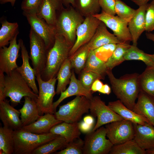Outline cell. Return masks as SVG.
Instances as JSON below:
<instances>
[{
  "label": "cell",
  "mask_w": 154,
  "mask_h": 154,
  "mask_svg": "<svg viewBox=\"0 0 154 154\" xmlns=\"http://www.w3.org/2000/svg\"><path fill=\"white\" fill-rule=\"evenodd\" d=\"M106 74L113 91L117 98L127 108L133 110L140 91L138 80L139 74L137 73L127 74L117 78L113 74L112 70L108 69Z\"/></svg>",
  "instance_id": "obj_1"
},
{
  "label": "cell",
  "mask_w": 154,
  "mask_h": 154,
  "mask_svg": "<svg viewBox=\"0 0 154 154\" xmlns=\"http://www.w3.org/2000/svg\"><path fill=\"white\" fill-rule=\"evenodd\" d=\"M72 46L63 36L56 34L54 44L48 50L46 66L41 75L43 80L56 77L61 66L68 58Z\"/></svg>",
  "instance_id": "obj_2"
},
{
  "label": "cell",
  "mask_w": 154,
  "mask_h": 154,
  "mask_svg": "<svg viewBox=\"0 0 154 154\" xmlns=\"http://www.w3.org/2000/svg\"><path fill=\"white\" fill-rule=\"evenodd\" d=\"M84 19L72 5L64 7L57 12L55 25L56 34L63 36L73 46L76 40L77 29Z\"/></svg>",
  "instance_id": "obj_3"
},
{
  "label": "cell",
  "mask_w": 154,
  "mask_h": 154,
  "mask_svg": "<svg viewBox=\"0 0 154 154\" xmlns=\"http://www.w3.org/2000/svg\"><path fill=\"white\" fill-rule=\"evenodd\" d=\"M59 135L50 132L43 134L32 133L21 129L13 132L14 154H32L41 145Z\"/></svg>",
  "instance_id": "obj_4"
},
{
  "label": "cell",
  "mask_w": 154,
  "mask_h": 154,
  "mask_svg": "<svg viewBox=\"0 0 154 154\" xmlns=\"http://www.w3.org/2000/svg\"><path fill=\"white\" fill-rule=\"evenodd\" d=\"M5 95L10 98L11 105L14 106L20 103L23 97L29 96L37 100L38 95L35 93L26 80L15 69L5 77Z\"/></svg>",
  "instance_id": "obj_5"
},
{
  "label": "cell",
  "mask_w": 154,
  "mask_h": 154,
  "mask_svg": "<svg viewBox=\"0 0 154 154\" xmlns=\"http://www.w3.org/2000/svg\"><path fill=\"white\" fill-rule=\"evenodd\" d=\"M90 99L84 96H76L71 101L60 106L55 113L56 118L68 123L78 122L90 110Z\"/></svg>",
  "instance_id": "obj_6"
},
{
  "label": "cell",
  "mask_w": 154,
  "mask_h": 154,
  "mask_svg": "<svg viewBox=\"0 0 154 154\" xmlns=\"http://www.w3.org/2000/svg\"><path fill=\"white\" fill-rule=\"evenodd\" d=\"M106 136V129L103 126L87 133L84 141L83 154L109 153L114 145Z\"/></svg>",
  "instance_id": "obj_7"
},
{
  "label": "cell",
  "mask_w": 154,
  "mask_h": 154,
  "mask_svg": "<svg viewBox=\"0 0 154 154\" xmlns=\"http://www.w3.org/2000/svg\"><path fill=\"white\" fill-rule=\"evenodd\" d=\"M29 37V58L36 76L38 75H41L46 66L48 50L43 40L31 29Z\"/></svg>",
  "instance_id": "obj_8"
},
{
  "label": "cell",
  "mask_w": 154,
  "mask_h": 154,
  "mask_svg": "<svg viewBox=\"0 0 154 154\" xmlns=\"http://www.w3.org/2000/svg\"><path fill=\"white\" fill-rule=\"evenodd\" d=\"M36 79L38 86L39 93L36 102L40 115L42 116L48 113L54 114L55 112L53 108V101L56 94L55 88L56 78L44 81L41 78V75H38L36 76Z\"/></svg>",
  "instance_id": "obj_9"
},
{
  "label": "cell",
  "mask_w": 154,
  "mask_h": 154,
  "mask_svg": "<svg viewBox=\"0 0 154 154\" xmlns=\"http://www.w3.org/2000/svg\"><path fill=\"white\" fill-rule=\"evenodd\" d=\"M106 136L114 145L133 139L135 133L134 124L125 119L117 120L105 126Z\"/></svg>",
  "instance_id": "obj_10"
},
{
  "label": "cell",
  "mask_w": 154,
  "mask_h": 154,
  "mask_svg": "<svg viewBox=\"0 0 154 154\" xmlns=\"http://www.w3.org/2000/svg\"><path fill=\"white\" fill-rule=\"evenodd\" d=\"M93 117L97 118V122L92 130L95 131L102 125L123 118L112 110L98 96L90 99V110Z\"/></svg>",
  "instance_id": "obj_11"
},
{
  "label": "cell",
  "mask_w": 154,
  "mask_h": 154,
  "mask_svg": "<svg viewBox=\"0 0 154 154\" xmlns=\"http://www.w3.org/2000/svg\"><path fill=\"white\" fill-rule=\"evenodd\" d=\"M23 15L26 17L31 29L43 40L49 50L54 43L56 34L55 26L39 18L36 13L23 12Z\"/></svg>",
  "instance_id": "obj_12"
},
{
  "label": "cell",
  "mask_w": 154,
  "mask_h": 154,
  "mask_svg": "<svg viewBox=\"0 0 154 154\" xmlns=\"http://www.w3.org/2000/svg\"><path fill=\"white\" fill-rule=\"evenodd\" d=\"M92 15L104 23L121 42H127L132 41L128 26L129 21L121 19L117 16L107 14L102 11L100 13Z\"/></svg>",
  "instance_id": "obj_13"
},
{
  "label": "cell",
  "mask_w": 154,
  "mask_h": 154,
  "mask_svg": "<svg viewBox=\"0 0 154 154\" xmlns=\"http://www.w3.org/2000/svg\"><path fill=\"white\" fill-rule=\"evenodd\" d=\"M101 21L93 15L85 17L77 29L76 41L70 51L69 57L90 40Z\"/></svg>",
  "instance_id": "obj_14"
},
{
  "label": "cell",
  "mask_w": 154,
  "mask_h": 154,
  "mask_svg": "<svg viewBox=\"0 0 154 154\" xmlns=\"http://www.w3.org/2000/svg\"><path fill=\"white\" fill-rule=\"evenodd\" d=\"M18 34L10 42L8 47L0 48V72L10 74L18 67L16 63L21 49L20 42H17Z\"/></svg>",
  "instance_id": "obj_15"
},
{
  "label": "cell",
  "mask_w": 154,
  "mask_h": 154,
  "mask_svg": "<svg viewBox=\"0 0 154 154\" xmlns=\"http://www.w3.org/2000/svg\"><path fill=\"white\" fill-rule=\"evenodd\" d=\"M6 99L0 102V119L4 126L14 130L21 129L23 125L20 118V113Z\"/></svg>",
  "instance_id": "obj_16"
},
{
  "label": "cell",
  "mask_w": 154,
  "mask_h": 154,
  "mask_svg": "<svg viewBox=\"0 0 154 154\" xmlns=\"http://www.w3.org/2000/svg\"><path fill=\"white\" fill-rule=\"evenodd\" d=\"M134 124L135 129L134 140L143 150L154 149V126L148 123L144 124Z\"/></svg>",
  "instance_id": "obj_17"
},
{
  "label": "cell",
  "mask_w": 154,
  "mask_h": 154,
  "mask_svg": "<svg viewBox=\"0 0 154 154\" xmlns=\"http://www.w3.org/2000/svg\"><path fill=\"white\" fill-rule=\"evenodd\" d=\"M148 3L139 7L128 23V28L132 38L133 44L137 46V41L142 33L145 31V15Z\"/></svg>",
  "instance_id": "obj_18"
},
{
  "label": "cell",
  "mask_w": 154,
  "mask_h": 154,
  "mask_svg": "<svg viewBox=\"0 0 154 154\" xmlns=\"http://www.w3.org/2000/svg\"><path fill=\"white\" fill-rule=\"evenodd\" d=\"M21 46V56L23 63L22 65L18 66L16 70L23 77L29 87L35 94H38L39 91L35 82V74L33 68L29 62V56L28 52L22 39L19 40Z\"/></svg>",
  "instance_id": "obj_19"
},
{
  "label": "cell",
  "mask_w": 154,
  "mask_h": 154,
  "mask_svg": "<svg viewBox=\"0 0 154 154\" xmlns=\"http://www.w3.org/2000/svg\"><path fill=\"white\" fill-rule=\"evenodd\" d=\"M107 27L104 23L101 21L91 39L85 44L90 50H94L108 44L123 43L119 41L114 34L110 33L107 30Z\"/></svg>",
  "instance_id": "obj_20"
},
{
  "label": "cell",
  "mask_w": 154,
  "mask_h": 154,
  "mask_svg": "<svg viewBox=\"0 0 154 154\" xmlns=\"http://www.w3.org/2000/svg\"><path fill=\"white\" fill-rule=\"evenodd\" d=\"M84 96L90 99L93 96L91 91L85 88L80 81L77 79L74 71L72 72L69 86L67 88L60 94L59 98L53 103V108L55 112L56 109L59 104L65 99L74 96Z\"/></svg>",
  "instance_id": "obj_21"
},
{
  "label": "cell",
  "mask_w": 154,
  "mask_h": 154,
  "mask_svg": "<svg viewBox=\"0 0 154 154\" xmlns=\"http://www.w3.org/2000/svg\"><path fill=\"white\" fill-rule=\"evenodd\" d=\"M64 7L62 0H42L37 15L48 23L55 26L57 12Z\"/></svg>",
  "instance_id": "obj_22"
},
{
  "label": "cell",
  "mask_w": 154,
  "mask_h": 154,
  "mask_svg": "<svg viewBox=\"0 0 154 154\" xmlns=\"http://www.w3.org/2000/svg\"><path fill=\"white\" fill-rule=\"evenodd\" d=\"M62 122L57 119L54 115L48 113L41 116L32 123L23 126L22 128L35 133L45 134L49 133L53 126Z\"/></svg>",
  "instance_id": "obj_23"
},
{
  "label": "cell",
  "mask_w": 154,
  "mask_h": 154,
  "mask_svg": "<svg viewBox=\"0 0 154 154\" xmlns=\"http://www.w3.org/2000/svg\"><path fill=\"white\" fill-rule=\"evenodd\" d=\"M133 111L147 119L154 126V98L140 91Z\"/></svg>",
  "instance_id": "obj_24"
},
{
  "label": "cell",
  "mask_w": 154,
  "mask_h": 154,
  "mask_svg": "<svg viewBox=\"0 0 154 154\" xmlns=\"http://www.w3.org/2000/svg\"><path fill=\"white\" fill-rule=\"evenodd\" d=\"M108 106L124 119L129 121L133 123L144 124L148 123L151 124L146 118L128 108L119 100L109 102Z\"/></svg>",
  "instance_id": "obj_25"
},
{
  "label": "cell",
  "mask_w": 154,
  "mask_h": 154,
  "mask_svg": "<svg viewBox=\"0 0 154 154\" xmlns=\"http://www.w3.org/2000/svg\"><path fill=\"white\" fill-rule=\"evenodd\" d=\"M23 107L19 110L23 127L32 123L41 116L35 100L29 96L24 97Z\"/></svg>",
  "instance_id": "obj_26"
},
{
  "label": "cell",
  "mask_w": 154,
  "mask_h": 154,
  "mask_svg": "<svg viewBox=\"0 0 154 154\" xmlns=\"http://www.w3.org/2000/svg\"><path fill=\"white\" fill-rule=\"evenodd\" d=\"M50 132L63 137L68 143L79 138L81 134L78 122H62L53 126Z\"/></svg>",
  "instance_id": "obj_27"
},
{
  "label": "cell",
  "mask_w": 154,
  "mask_h": 154,
  "mask_svg": "<svg viewBox=\"0 0 154 154\" xmlns=\"http://www.w3.org/2000/svg\"><path fill=\"white\" fill-rule=\"evenodd\" d=\"M72 69L70 61L68 58L60 67L57 75V80L56 93L59 94L66 89L68 84H69L72 74Z\"/></svg>",
  "instance_id": "obj_28"
},
{
  "label": "cell",
  "mask_w": 154,
  "mask_h": 154,
  "mask_svg": "<svg viewBox=\"0 0 154 154\" xmlns=\"http://www.w3.org/2000/svg\"><path fill=\"white\" fill-rule=\"evenodd\" d=\"M138 80L140 91L154 98V67L147 66Z\"/></svg>",
  "instance_id": "obj_29"
},
{
  "label": "cell",
  "mask_w": 154,
  "mask_h": 154,
  "mask_svg": "<svg viewBox=\"0 0 154 154\" xmlns=\"http://www.w3.org/2000/svg\"><path fill=\"white\" fill-rule=\"evenodd\" d=\"M1 23L0 48L9 44L11 40L19 33V25L17 23H10L5 19L1 21Z\"/></svg>",
  "instance_id": "obj_30"
},
{
  "label": "cell",
  "mask_w": 154,
  "mask_h": 154,
  "mask_svg": "<svg viewBox=\"0 0 154 154\" xmlns=\"http://www.w3.org/2000/svg\"><path fill=\"white\" fill-rule=\"evenodd\" d=\"M108 69L105 62L98 58L94 50H90L85 66L82 70L89 71L101 76L104 79Z\"/></svg>",
  "instance_id": "obj_31"
},
{
  "label": "cell",
  "mask_w": 154,
  "mask_h": 154,
  "mask_svg": "<svg viewBox=\"0 0 154 154\" xmlns=\"http://www.w3.org/2000/svg\"><path fill=\"white\" fill-rule=\"evenodd\" d=\"M125 60H136L143 62L147 66L154 67V54H149L139 49L137 46L131 45L124 55Z\"/></svg>",
  "instance_id": "obj_32"
},
{
  "label": "cell",
  "mask_w": 154,
  "mask_h": 154,
  "mask_svg": "<svg viewBox=\"0 0 154 154\" xmlns=\"http://www.w3.org/2000/svg\"><path fill=\"white\" fill-rule=\"evenodd\" d=\"M14 130L7 127H0V151L1 154L14 153Z\"/></svg>",
  "instance_id": "obj_33"
},
{
  "label": "cell",
  "mask_w": 154,
  "mask_h": 154,
  "mask_svg": "<svg viewBox=\"0 0 154 154\" xmlns=\"http://www.w3.org/2000/svg\"><path fill=\"white\" fill-rule=\"evenodd\" d=\"M68 143L63 137L59 135L39 147L32 154H50L65 148Z\"/></svg>",
  "instance_id": "obj_34"
},
{
  "label": "cell",
  "mask_w": 154,
  "mask_h": 154,
  "mask_svg": "<svg viewBox=\"0 0 154 154\" xmlns=\"http://www.w3.org/2000/svg\"><path fill=\"white\" fill-rule=\"evenodd\" d=\"M90 51L84 44L68 57L72 68L76 73H80L84 68Z\"/></svg>",
  "instance_id": "obj_35"
},
{
  "label": "cell",
  "mask_w": 154,
  "mask_h": 154,
  "mask_svg": "<svg viewBox=\"0 0 154 154\" xmlns=\"http://www.w3.org/2000/svg\"><path fill=\"white\" fill-rule=\"evenodd\" d=\"M99 0H74V8L86 17L99 13L100 9Z\"/></svg>",
  "instance_id": "obj_36"
},
{
  "label": "cell",
  "mask_w": 154,
  "mask_h": 154,
  "mask_svg": "<svg viewBox=\"0 0 154 154\" xmlns=\"http://www.w3.org/2000/svg\"><path fill=\"white\" fill-rule=\"evenodd\" d=\"M110 154H145L146 151L141 148L133 139L123 143L114 145Z\"/></svg>",
  "instance_id": "obj_37"
},
{
  "label": "cell",
  "mask_w": 154,
  "mask_h": 154,
  "mask_svg": "<svg viewBox=\"0 0 154 154\" xmlns=\"http://www.w3.org/2000/svg\"><path fill=\"white\" fill-rule=\"evenodd\" d=\"M130 46L127 42L117 44L116 47L112 55L105 63L108 69L112 70L125 60L124 54Z\"/></svg>",
  "instance_id": "obj_38"
},
{
  "label": "cell",
  "mask_w": 154,
  "mask_h": 154,
  "mask_svg": "<svg viewBox=\"0 0 154 154\" xmlns=\"http://www.w3.org/2000/svg\"><path fill=\"white\" fill-rule=\"evenodd\" d=\"M115 11L116 14L119 17L129 21L135 10L128 6L121 0H116Z\"/></svg>",
  "instance_id": "obj_39"
},
{
  "label": "cell",
  "mask_w": 154,
  "mask_h": 154,
  "mask_svg": "<svg viewBox=\"0 0 154 154\" xmlns=\"http://www.w3.org/2000/svg\"><path fill=\"white\" fill-rule=\"evenodd\" d=\"M84 144V141L79 138L68 143L65 148L55 152V154H82Z\"/></svg>",
  "instance_id": "obj_40"
},
{
  "label": "cell",
  "mask_w": 154,
  "mask_h": 154,
  "mask_svg": "<svg viewBox=\"0 0 154 154\" xmlns=\"http://www.w3.org/2000/svg\"><path fill=\"white\" fill-rule=\"evenodd\" d=\"M80 75L79 80L81 84L85 88L90 91H91L92 86L96 80L104 79L101 76L91 71L82 70Z\"/></svg>",
  "instance_id": "obj_41"
},
{
  "label": "cell",
  "mask_w": 154,
  "mask_h": 154,
  "mask_svg": "<svg viewBox=\"0 0 154 154\" xmlns=\"http://www.w3.org/2000/svg\"><path fill=\"white\" fill-rule=\"evenodd\" d=\"M117 44L114 43L106 44L94 50L96 56L106 63L112 55L116 47Z\"/></svg>",
  "instance_id": "obj_42"
},
{
  "label": "cell",
  "mask_w": 154,
  "mask_h": 154,
  "mask_svg": "<svg viewBox=\"0 0 154 154\" xmlns=\"http://www.w3.org/2000/svg\"><path fill=\"white\" fill-rule=\"evenodd\" d=\"M145 31L150 32L154 30V0L148 4L145 13Z\"/></svg>",
  "instance_id": "obj_43"
},
{
  "label": "cell",
  "mask_w": 154,
  "mask_h": 154,
  "mask_svg": "<svg viewBox=\"0 0 154 154\" xmlns=\"http://www.w3.org/2000/svg\"><path fill=\"white\" fill-rule=\"evenodd\" d=\"M42 0H23L21 8L23 12L37 14Z\"/></svg>",
  "instance_id": "obj_44"
},
{
  "label": "cell",
  "mask_w": 154,
  "mask_h": 154,
  "mask_svg": "<svg viewBox=\"0 0 154 154\" xmlns=\"http://www.w3.org/2000/svg\"><path fill=\"white\" fill-rule=\"evenodd\" d=\"M99 4L102 11L105 13L113 15L116 14V0H99Z\"/></svg>",
  "instance_id": "obj_45"
},
{
  "label": "cell",
  "mask_w": 154,
  "mask_h": 154,
  "mask_svg": "<svg viewBox=\"0 0 154 154\" xmlns=\"http://www.w3.org/2000/svg\"><path fill=\"white\" fill-rule=\"evenodd\" d=\"M5 75L4 73L0 72V102L6 99L5 95Z\"/></svg>",
  "instance_id": "obj_46"
},
{
  "label": "cell",
  "mask_w": 154,
  "mask_h": 154,
  "mask_svg": "<svg viewBox=\"0 0 154 154\" xmlns=\"http://www.w3.org/2000/svg\"><path fill=\"white\" fill-rule=\"evenodd\" d=\"M94 126L89 125L83 121L78 123V126L80 131L84 133H88L92 131Z\"/></svg>",
  "instance_id": "obj_47"
},
{
  "label": "cell",
  "mask_w": 154,
  "mask_h": 154,
  "mask_svg": "<svg viewBox=\"0 0 154 154\" xmlns=\"http://www.w3.org/2000/svg\"><path fill=\"white\" fill-rule=\"evenodd\" d=\"M104 84L100 79H97L93 83L91 87V91L94 92H99L102 88Z\"/></svg>",
  "instance_id": "obj_48"
},
{
  "label": "cell",
  "mask_w": 154,
  "mask_h": 154,
  "mask_svg": "<svg viewBox=\"0 0 154 154\" xmlns=\"http://www.w3.org/2000/svg\"><path fill=\"white\" fill-rule=\"evenodd\" d=\"M98 92L102 94L109 95L111 92V89L108 84H105Z\"/></svg>",
  "instance_id": "obj_49"
},
{
  "label": "cell",
  "mask_w": 154,
  "mask_h": 154,
  "mask_svg": "<svg viewBox=\"0 0 154 154\" xmlns=\"http://www.w3.org/2000/svg\"><path fill=\"white\" fill-rule=\"evenodd\" d=\"M83 121L89 125L94 126L95 120L92 116L88 115L85 116L83 118Z\"/></svg>",
  "instance_id": "obj_50"
},
{
  "label": "cell",
  "mask_w": 154,
  "mask_h": 154,
  "mask_svg": "<svg viewBox=\"0 0 154 154\" xmlns=\"http://www.w3.org/2000/svg\"><path fill=\"white\" fill-rule=\"evenodd\" d=\"M139 7L148 3L150 1L154 0H131Z\"/></svg>",
  "instance_id": "obj_51"
},
{
  "label": "cell",
  "mask_w": 154,
  "mask_h": 154,
  "mask_svg": "<svg viewBox=\"0 0 154 154\" xmlns=\"http://www.w3.org/2000/svg\"><path fill=\"white\" fill-rule=\"evenodd\" d=\"M63 5L66 7L72 5L74 8V0H62Z\"/></svg>",
  "instance_id": "obj_52"
},
{
  "label": "cell",
  "mask_w": 154,
  "mask_h": 154,
  "mask_svg": "<svg viewBox=\"0 0 154 154\" xmlns=\"http://www.w3.org/2000/svg\"><path fill=\"white\" fill-rule=\"evenodd\" d=\"M16 0H0V3L1 4H4L7 3H10L11 5L13 7L15 3Z\"/></svg>",
  "instance_id": "obj_53"
},
{
  "label": "cell",
  "mask_w": 154,
  "mask_h": 154,
  "mask_svg": "<svg viewBox=\"0 0 154 154\" xmlns=\"http://www.w3.org/2000/svg\"><path fill=\"white\" fill-rule=\"evenodd\" d=\"M147 38L154 42V34L147 32L145 34Z\"/></svg>",
  "instance_id": "obj_54"
},
{
  "label": "cell",
  "mask_w": 154,
  "mask_h": 154,
  "mask_svg": "<svg viewBox=\"0 0 154 154\" xmlns=\"http://www.w3.org/2000/svg\"><path fill=\"white\" fill-rule=\"evenodd\" d=\"M146 153L147 154H154V149L146 150Z\"/></svg>",
  "instance_id": "obj_55"
}]
</instances>
